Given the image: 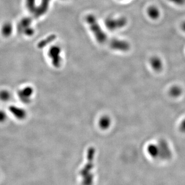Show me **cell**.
Masks as SVG:
<instances>
[{"label": "cell", "instance_id": "cell-1", "mask_svg": "<svg viewBox=\"0 0 185 185\" xmlns=\"http://www.w3.org/2000/svg\"><path fill=\"white\" fill-rule=\"evenodd\" d=\"M85 21L96 41L100 44L107 45L112 50L115 51L125 52L130 50V44L127 41L109 38L98 22L96 17L93 14L87 15L85 17Z\"/></svg>", "mask_w": 185, "mask_h": 185}, {"label": "cell", "instance_id": "cell-2", "mask_svg": "<svg viewBox=\"0 0 185 185\" xmlns=\"http://www.w3.org/2000/svg\"><path fill=\"white\" fill-rule=\"evenodd\" d=\"M94 151L92 149L89 152L88 163L81 171V175L82 178V183L84 185H91L93 182V177L92 170L93 167V158Z\"/></svg>", "mask_w": 185, "mask_h": 185}, {"label": "cell", "instance_id": "cell-3", "mask_svg": "<svg viewBox=\"0 0 185 185\" xmlns=\"http://www.w3.org/2000/svg\"><path fill=\"white\" fill-rule=\"evenodd\" d=\"M128 23L127 19L122 17L117 18H108L105 20V26L110 30H116L125 27Z\"/></svg>", "mask_w": 185, "mask_h": 185}, {"label": "cell", "instance_id": "cell-4", "mask_svg": "<svg viewBox=\"0 0 185 185\" xmlns=\"http://www.w3.org/2000/svg\"><path fill=\"white\" fill-rule=\"evenodd\" d=\"M61 49L58 45L51 47L48 51V56L51 58L52 65L56 68L60 67L62 61L61 57Z\"/></svg>", "mask_w": 185, "mask_h": 185}, {"label": "cell", "instance_id": "cell-5", "mask_svg": "<svg viewBox=\"0 0 185 185\" xmlns=\"http://www.w3.org/2000/svg\"><path fill=\"white\" fill-rule=\"evenodd\" d=\"M159 150V157L164 160H169L172 157V151L168 143L165 140H160L157 144Z\"/></svg>", "mask_w": 185, "mask_h": 185}, {"label": "cell", "instance_id": "cell-6", "mask_svg": "<svg viewBox=\"0 0 185 185\" xmlns=\"http://www.w3.org/2000/svg\"><path fill=\"white\" fill-rule=\"evenodd\" d=\"M34 89L31 86H25L20 89L18 92L19 99L24 103H27L31 101L33 95Z\"/></svg>", "mask_w": 185, "mask_h": 185}, {"label": "cell", "instance_id": "cell-7", "mask_svg": "<svg viewBox=\"0 0 185 185\" xmlns=\"http://www.w3.org/2000/svg\"><path fill=\"white\" fill-rule=\"evenodd\" d=\"M51 1V0H42L40 5L37 6V8L34 13L35 16L39 17L46 14L49 8Z\"/></svg>", "mask_w": 185, "mask_h": 185}, {"label": "cell", "instance_id": "cell-8", "mask_svg": "<svg viewBox=\"0 0 185 185\" xmlns=\"http://www.w3.org/2000/svg\"><path fill=\"white\" fill-rule=\"evenodd\" d=\"M9 111L14 117L19 120L24 119L26 117V111L19 106H12L9 107Z\"/></svg>", "mask_w": 185, "mask_h": 185}, {"label": "cell", "instance_id": "cell-9", "mask_svg": "<svg viewBox=\"0 0 185 185\" xmlns=\"http://www.w3.org/2000/svg\"><path fill=\"white\" fill-rule=\"evenodd\" d=\"M150 64L153 68L156 71H160L163 68V62L158 57H153L150 59Z\"/></svg>", "mask_w": 185, "mask_h": 185}, {"label": "cell", "instance_id": "cell-10", "mask_svg": "<svg viewBox=\"0 0 185 185\" xmlns=\"http://www.w3.org/2000/svg\"><path fill=\"white\" fill-rule=\"evenodd\" d=\"M31 20L29 18H25L23 19L22 20L20 21L18 26V30L19 32L20 33H23V31L27 28L30 27Z\"/></svg>", "mask_w": 185, "mask_h": 185}, {"label": "cell", "instance_id": "cell-11", "mask_svg": "<svg viewBox=\"0 0 185 185\" xmlns=\"http://www.w3.org/2000/svg\"><path fill=\"white\" fill-rule=\"evenodd\" d=\"M147 14L150 18L156 20L160 17V12L157 7L155 6H151L147 9Z\"/></svg>", "mask_w": 185, "mask_h": 185}, {"label": "cell", "instance_id": "cell-12", "mask_svg": "<svg viewBox=\"0 0 185 185\" xmlns=\"http://www.w3.org/2000/svg\"><path fill=\"white\" fill-rule=\"evenodd\" d=\"M13 27L12 24L9 22H6L3 24L2 27V34L4 37L10 36L13 33Z\"/></svg>", "mask_w": 185, "mask_h": 185}, {"label": "cell", "instance_id": "cell-13", "mask_svg": "<svg viewBox=\"0 0 185 185\" xmlns=\"http://www.w3.org/2000/svg\"><path fill=\"white\" fill-rule=\"evenodd\" d=\"M56 39V35H51L50 36H48L46 39L43 40L41 41L39 43L38 47L39 48H43L45 46H46L47 45L50 44L52 42L55 40Z\"/></svg>", "mask_w": 185, "mask_h": 185}, {"label": "cell", "instance_id": "cell-14", "mask_svg": "<svg viewBox=\"0 0 185 185\" xmlns=\"http://www.w3.org/2000/svg\"><path fill=\"white\" fill-rule=\"evenodd\" d=\"M148 152L154 158L159 157V150L157 144H151L148 147Z\"/></svg>", "mask_w": 185, "mask_h": 185}, {"label": "cell", "instance_id": "cell-15", "mask_svg": "<svg viewBox=\"0 0 185 185\" xmlns=\"http://www.w3.org/2000/svg\"><path fill=\"white\" fill-rule=\"evenodd\" d=\"M169 93L173 97L177 98L182 94V90L180 86L176 85L172 86L170 89Z\"/></svg>", "mask_w": 185, "mask_h": 185}, {"label": "cell", "instance_id": "cell-16", "mask_svg": "<svg viewBox=\"0 0 185 185\" xmlns=\"http://www.w3.org/2000/svg\"><path fill=\"white\" fill-rule=\"evenodd\" d=\"M26 5L28 10L31 13L34 14L37 8L35 0H26Z\"/></svg>", "mask_w": 185, "mask_h": 185}, {"label": "cell", "instance_id": "cell-17", "mask_svg": "<svg viewBox=\"0 0 185 185\" xmlns=\"http://www.w3.org/2000/svg\"><path fill=\"white\" fill-rule=\"evenodd\" d=\"M10 93L7 90H3L0 92V99L2 101H8L10 99Z\"/></svg>", "mask_w": 185, "mask_h": 185}, {"label": "cell", "instance_id": "cell-18", "mask_svg": "<svg viewBox=\"0 0 185 185\" xmlns=\"http://www.w3.org/2000/svg\"><path fill=\"white\" fill-rule=\"evenodd\" d=\"M100 123H101V126L102 128H106L109 127V125L110 124V120L107 118L104 117L101 120Z\"/></svg>", "mask_w": 185, "mask_h": 185}, {"label": "cell", "instance_id": "cell-19", "mask_svg": "<svg viewBox=\"0 0 185 185\" xmlns=\"http://www.w3.org/2000/svg\"><path fill=\"white\" fill-rule=\"evenodd\" d=\"M23 33L26 35H28V36H31L34 34V30L33 28L30 27L29 28H27L26 30H25Z\"/></svg>", "mask_w": 185, "mask_h": 185}, {"label": "cell", "instance_id": "cell-20", "mask_svg": "<svg viewBox=\"0 0 185 185\" xmlns=\"http://www.w3.org/2000/svg\"><path fill=\"white\" fill-rule=\"evenodd\" d=\"M7 118V115L3 111L0 110V122H5Z\"/></svg>", "mask_w": 185, "mask_h": 185}, {"label": "cell", "instance_id": "cell-21", "mask_svg": "<svg viewBox=\"0 0 185 185\" xmlns=\"http://www.w3.org/2000/svg\"><path fill=\"white\" fill-rule=\"evenodd\" d=\"M180 129L182 132L185 133V118L180 123Z\"/></svg>", "mask_w": 185, "mask_h": 185}, {"label": "cell", "instance_id": "cell-22", "mask_svg": "<svg viewBox=\"0 0 185 185\" xmlns=\"http://www.w3.org/2000/svg\"><path fill=\"white\" fill-rule=\"evenodd\" d=\"M170 1L178 5H182L184 4L185 0H169Z\"/></svg>", "mask_w": 185, "mask_h": 185}, {"label": "cell", "instance_id": "cell-23", "mask_svg": "<svg viewBox=\"0 0 185 185\" xmlns=\"http://www.w3.org/2000/svg\"><path fill=\"white\" fill-rule=\"evenodd\" d=\"M182 30H184V31H185V22H184L182 23Z\"/></svg>", "mask_w": 185, "mask_h": 185}, {"label": "cell", "instance_id": "cell-24", "mask_svg": "<svg viewBox=\"0 0 185 185\" xmlns=\"http://www.w3.org/2000/svg\"><path fill=\"white\" fill-rule=\"evenodd\" d=\"M121 1H124V0H121Z\"/></svg>", "mask_w": 185, "mask_h": 185}]
</instances>
